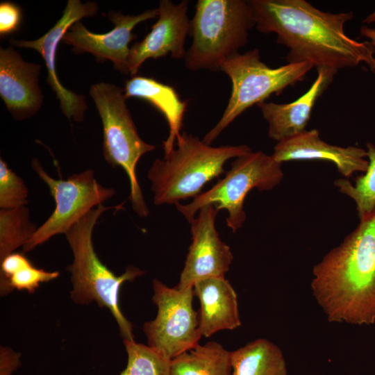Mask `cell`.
<instances>
[{
    "mask_svg": "<svg viewBox=\"0 0 375 375\" xmlns=\"http://www.w3.org/2000/svg\"><path fill=\"white\" fill-rule=\"evenodd\" d=\"M152 285L157 315L142 329L148 345L172 360L198 345L202 337L199 312L193 308L194 287L169 288L157 278Z\"/></svg>",
    "mask_w": 375,
    "mask_h": 375,
    "instance_id": "obj_10",
    "label": "cell"
},
{
    "mask_svg": "<svg viewBox=\"0 0 375 375\" xmlns=\"http://www.w3.org/2000/svg\"><path fill=\"white\" fill-rule=\"evenodd\" d=\"M103 124V155L112 167H120L130 183L131 201L134 212L140 217L149 215L138 183L136 168L140 158L155 146L140 137L127 108L124 90L117 85L99 83L89 92Z\"/></svg>",
    "mask_w": 375,
    "mask_h": 375,
    "instance_id": "obj_7",
    "label": "cell"
},
{
    "mask_svg": "<svg viewBox=\"0 0 375 375\" xmlns=\"http://www.w3.org/2000/svg\"><path fill=\"white\" fill-rule=\"evenodd\" d=\"M101 204L75 223L65 236L73 253V262L67 267L71 274L72 300L78 305L95 302L110 310L124 340H134L133 325L122 312L119 294L122 285L133 281L145 272L129 265L119 276L115 275L99 258L92 242L94 228L100 216L108 209Z\"/></svg>",
    "mask_w": 375,
    "mask_h": 375,
    "instance_id": "obj_3",
    "label": "cell"
},
{
    "mask_svg": "<svg viewBox=\"0 0 375 375\" xmlns=\"http://www.w3.org/2000/svg\"><path fill=\"white\" fill-rule=\"evenodd\" d=\"M170 375H232L231 351L217 342L199 344L171 360Z\"/></svg>",
    "mask_w": 375,
    "mask_h": 375,
    "instance_id": "obj_21",
    "label": "cell"
},
{
    "mask_svg": "<svg viewBox=\"0 0 375 375\" xmlns=\"http://www.w3.org/2000/svg\"><path fill=\"white\" fill-rule=\"evenodd\" d=\"M21 353L8 347H0V375H12L21 366Z\"/></svg>",
    "mask_w": 375,
    "mask_h": 375,
    "instance_id": "obj_28",
    "label": "cell"
},
{
    "mask_svg": "<svg viewBox=\"0 0 375 375\" xmlns=\"http://www.w3.org/2000/svg\"><path fill=\"white\" fill-rule=\"evenodd\" d=\"M281 163L290 160H322L332 162L345 177L365 172L369 161L367 150L358 147H342L328 144L319 138L317 129L305 131L277 142L272 155Z\"/></svg>",
    "mask_w": 375,
    "mask_h": 375,
    "instance_id": "obj_16",
    "label": "cell"
},
{
    "mask_svg": "<svg viewBox=\"0 0 375 375\" xmlns=\"http://www.w3.org/2000/svg\"><path fill=\"white\" fill-rule=\"evenodd\" d=\"M317 76L309 89L295 101L288 103L262 102L257 106L268 122V135L277 142L306 131L317 99L333 82L338 71L317 67Z\"/></svg>",
    "mask_w": 375,
    "mask_h": 375,
    "instance_id": "obj_17",
    "label": "cell"
},
{
    "mask_svg": "<svg viewBox=\"0 0 375 375\" xmlns=\"http://www.w3.org/2000/svg\"><path fill=\"white\" fill-rule=\"evenodd\" d=\"M193 287L200 301L198 312L201 336L208 338L219 331L240 326L237 294L225 277L201 279Z\"/></svg>",
    "mask_w": 375,
    "mask_h": 375,
    "instance_id": "obj_18",
    "label": "cell"
},
{
    "mask_svg": "<svg viewBox=\"0 0 375 375\" xmlns=\"http://www.w3.org/2000/svg\"><path fill=\"white\" fill-rule=\"evenodd\" d=\"M28 189L21 177L0 160V208L12 209L28 203Z\"/></svg>",
    "mask_w": 375,
    "mask_h": 375,
    "instance_id": "obj_26",
    "label": "cell"
},
{
    "mask_svg": "<svg viewBox=\"0 0 375 375\" xmlns=\"http://www.w3.org/2000/svg\"><path fill=\"white\" fill-rule=\"evenodd\" d=\"M312 294L330 322L375 323V211L312 269Z\"/></svg>",
    "mask_w": 375,
    "mask_h": 375,
    "instance_id": "obj_2",
    "label": "cell"
},
{
    "mask_svg": "<svg viewBox=\"0 0 375 375\" xmlns=\"http://www.w3.org/2000/svg\"><path fill=\"white\" fill-rule=\"evenodd\" d=\"M124 94L126 99L135 97L146 100L164 115L169 126V135L162 147L165 155L169 153L181 133L187 101L180 99L173 87L153 78L137 75L126 82Z\"/></svg>",
    "mask_w": 375,
    "mask_h": 375,
    "instance_id": "obj_19",
    "label": "cell"
},
{
    "mask_svg": "<svg viewBox=\"0 0 375 375\" xmlns=\"http://www.w3.org/2000/svg\"><path fill=\"white\" fill-rule=\"evenodd\" d=\"M360 34L369 40V42L375 49V28L362 26L360 28Z\"/></svg>",
    "mask_w": 375,
    "mask_h": 375,
    "instance_id": "obj_29",
    "label": "cell"
},
{
    "mask_svg": "<svg viewBox=\"0 0 375 375\" xmlns=\"http://www.w3.org/2000/svg\"><path fill=\"white\" fill-rule=\"evenodd\" d=\"M38 226L31 221L26 206L0 210V261L24 247L32 238Z\"/></svg>",
    "mask_w": 375,
    "mask_h": 375,
    "instance_id": "obj_23",
    "label": "cell"
},
{
    "mask_svg": "<svg viewBox=\"0 0 375 375\" xmlns=\"http://www.w3.org/2000/svg\"><path fill=\"white\" fill-rule=\"evenodd\" d=\"M219 210L212 205L202 207L190 222L192 242L176 287H193L201 279L225 277L233 260L231 250L218 234L215 219Z\"/></svg>",
    "mask_w": 375,
    "mask_h": 375,
    "instance_id": "obj_11",
    "label": "cell"
},
{
    "mask_svg": "<svg viewBox=\"0 0 375 375\" xmlns=\"http://www.w3.org/2000/svg\"><path fill=\"white\" fill-rule=\"evenodd\" d=\"M254 26L248 1H197L190 20L192 41L184 58L186 68L220 71L224 62L245 46Z\"/></svg>",
    "mask_w": 375,
    "mask_h": 375,
    "instance_id": "obj_5",
    "label": "cell"
},
{
    "mask_svg": "<svg viewBox=\"0 0 375 375\" xmlns=\"http://www.w3.org/2000/svg\"><path fill=\"white\" fill-rule=\"evenodd\" d=\"M128 356L126 368L119 375H170L171 360L148 344L124 340Z\"/></svg>",
    "mask_w": 375,
    "mask_h": 375,
    "instance_id": "obj_25",
    "label": "cell"
},
{
    "mask_svg": "<svg viewBox=\"0 0 375 375\" xmlns=\"http://www.w3.org/2000/svg\"><path fill=\"white\" fill-rule=\"evenodd\" d=\"M98 10L95 2L82 3L79 0H69L62 17L45 34L35 40H17L12 39L15 47L36 50L43 58L48 74L47 81L56 93L64 115L69 119L81 122L87 105L85 99L65 88L60 82L56 71V54L58 43L71 27L83 17H90Z\"/></svg>",
    "mask_w": 375,
    "mask_h": 375,
    "instance_id": "obj_13",
    "label": "cell"
},
{
    "mask_svg": "<svg viewBox=\"0 0 375 375\" xmlns=\"http://www.w3.org/2000/svg\"><path fill=\"white\" fill-rule=\"evenodd\" d=\"M282 163L262 151L249 152L235 158L226 176L208 190L188 204H176V209L190 222L203 206L212 205L219 211H228L226 225L235 233L246 220L244 199L253 188L270 190L283 178Z\"/></svg>",
    "mask_w": 375,
    "mask_h": 375,
    "instance_id": "obj_8",
    "label": "cell"
},
{
    "mask_svg": "<svg viewBox=\"0 0 375 375\" xmlns=\"http://www.w3.org/2000/svg\"><path fill=\"white\" fill-rule=\"evenodd\" d=\"M22 19L21 9L15 3L3 1L0 4V33L5 35L17 30Z\"/></svg>",
    "mask_w": 375,
    "mask_h": 375,
    "instance_id": "obj_27",
    "label": "cell"
},
{
    "mask_svg": "<svg viewBox=\"0 0 375 375\" xmlns=\"http://www.w3.org/2000/svg\"><path fill=\"white\" fill-rule=\"evenodd\" d=\"M31 167L49 187L56 207L22 247L24 253L33 250L56 235L65 234L88 212L116 194L114 188L103 186L96 180L92 169L74 174L63 180L52 178L37 158L32 160Z\"/></svg>",
    "mask_w": 375,
    "mask_h": 375,
    "instance_id": "obj_9",
    "label": "cell"
},
{
    "mask_svg": "<svg viewBox=\"0 0 375 375\" xmlns=\"http://www.w3.org/2000/svg\"><path fill=\"white\" fill-rule=\"evenodd\" d=\"M189 1L175 3L160 0L158 19L151 31L131 46L128 58L129 74L136 76L145 60L171 55L174 59L185 58V43L190 33V20L188 16Z\"/></svg>",
    "mask_w": 375,
    "mask_h": 375,
    "instance_id": "obj_14",
    "label": "cell"
},
{
    "mask_svg": "<svg viewBox=\"0 0 375 375\" xmlns=\"http://www.w3.org/2000/svg\"><path fill=\"white\" fill-rule=\"evenodd\" d=\"M313 67L312 63L305 61L271 68L261 61L258 49L242 54L238 53L228 58L222 64L220 71L224 72L231 81V96L222 116L204 135L203 142L211 145L247 108L302 81Z\"/></svg>",
    "mask_w": 375,
    "mask_h": 375,
    "instance_id": "obj_6",
    "label": "cell"
},
{
    "mask_svg": "<svg viewBox=\"0 0 375 375\" xmlns=\"http://www.w3.org/2000/svg\"><path fill=\"white\" fill-rule=\"evenodd\" d=\"M365 22L371 23L375 22V12L372 15H369L365 20Z\"/></svg>",
    "mask_w": 375,
    "mask_h": 375,
    "instance_id": "obj_30",
    "label": "cell"
},
{
    "mask_svg": "<svg viewBox=\"0 0 375 375\" xmlns=\"http://www.w3.org/2000/svg\"><path fill=\"white\" fill-rule=\"evenodd\" d=\"M40 68V65L24 61L12 47L0 49V95L17 119L31 117L42 106Z\"/></svg>",
    "mask_w": 375,
    "mask_h": 375,
    "instance_id": "obj_15",
    "label": "cell"
},
{
    "mask_svg": "<svg viewBox=\"0 0 375 375\" xmlns=\"http://www.w3.org/2000/svg\"><path fill=\"white\" fill-rule=\"evenodd\" d=\"M232 375H287L281 349L265 338L231 351Z\"/></svg>",
    "mask_w": 375,
    "mask_h": 375,
    "instance_id": "obj_20",
    "label": "cell"
},
{
    "mask_svg": "<svg viewBox=\"0 0 375 375\" xmlns=\"http://www.w3.org/2000/svg\"><path fill=\"white\" fill-rule=\"evenodd\" d=\"M176 144L163 159L153 162L147 174L156 206L196 197L208 182L225 173L226 161L251 151L245 144L211 147L184 131Z\"/></svg>",
    "mask_w": 375,
    "mask_h": 375,
    "instance_id": "obj_4",
    "label": "cell"
},
{
    "mask_svg": "<svg viewBox=\"0 0 375 375\" xmlns=\"http://www.w3.org/2000/svg\"><path fill=\"white\" fill-rule=\"evenodd\" d=\"M1 262L0 294L5 296L15 290L33 293L41 283L51 281L60 276L58 271H46L33 265L23 253H12Z\"/></svg>",
    "mask_w": 375,
    "mask_h": 375,
    "instance_id": "obj_22",
    "label": "cell"
},
{
    "mask_svg": "<svg viewBox=\"0 0 375 375\" xmlns=\"http://www.w3.org/2000/svg\"><path fill=\"white\" fill-rule=\"evenodd\" d=\"M158 15V8L147 10L138 15L110 11L108 17L115 24L111 31L103 34L94 33L78 21L71 26L62 40L72 45L74 52L90 53L101 61L109 60L115 69L128 74L129 44L135 38L132 31L140 22Z\"/></svg>",
    "mask_w": 375,
    "mask_h": 375,
    "instance_id": "obj_12",
    "label": "cell"
},
{
    "mask_svg": "<svg viewBox=\"0 0 375 375\" xmlns=\"http://www.w3.org/2000/svg\"><path fill=\"white\" fill-rule=\"evenodd\" d=\"M256 29L275 33L277 42L288 48V63L308 61L314 67L338 71L366 64L375 71V49L369 41L348 36L345 24L352 12L331 13L306 0L248 1Z\"/></svg>",
    "mask_w": 375,
    "mask_h": 375,
    "instance_id": "obj_1",
    "label": "cell"
},
{
    "mask_svg": "<svg viewBox=\"0 0 375 375\" xmlns=\"http://www.w3.org/2000/svg\"><path fill=\"white\" fill-rule=\"evenodd\" d=\"M366 147L369 165L365 174L356 177L355 185L344 178L334 182L341 193L354 201L359 218L375 211V145L368 142Z\"/></svg>",
    "mask_w": 375,
    "mask_h": 375,
    "instance_id": "obj_24",
    "label": "cell"
}]
</instances>
